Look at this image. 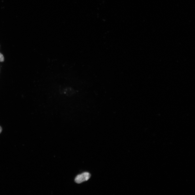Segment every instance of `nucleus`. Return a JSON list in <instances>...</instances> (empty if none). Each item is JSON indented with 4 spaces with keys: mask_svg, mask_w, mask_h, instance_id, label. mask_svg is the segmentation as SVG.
<instances>
[{
    "mask_svg": "<svg viewBox=\"0 0 195 195\" xmlns=\"http://www.w3.org/2000/svg\"><path fill=\"white\" fill-rule=\"evenodd\" d=\"M91 174L88 172L78 174L75 178V181L78 183H80L87 181L90 178Z\"/></svg>",
    "mask_w": 195,
    "mask_h": 195,
    "instance_id": "f257e3e1",
    "label": "nucleus"
},
{
    "mask_svg": "<svg viewBox=\"0 0 195 195\" xmlns=\"http://www.w3.org/2000/svg\"><path fill=\"white\" fill-rule=\"evenodd\" d=\"M4 60V56L2 54L0 53V62H3Z\"/></svg>",
    "mask_w": 195,
    "mask_h": 195,
    "instance_id": "f03ea898",
    "label": "nucleus"
},
{
    "mask_svg": "<svg viewBox=\"0 0 195 195\" xmlns=\"http://www.w3.org/2000/svg\"><path fill=\"white\" fill-rule=\"evenodd\" d=\"M2 131V128L1 126H0V133H1Z\"/></svg>",
    "mask_w": 195,
    "mask_h": 195,
    "instance_id": "7ed1b4c3",
    "label": "nucleus"
}]
</instances>
